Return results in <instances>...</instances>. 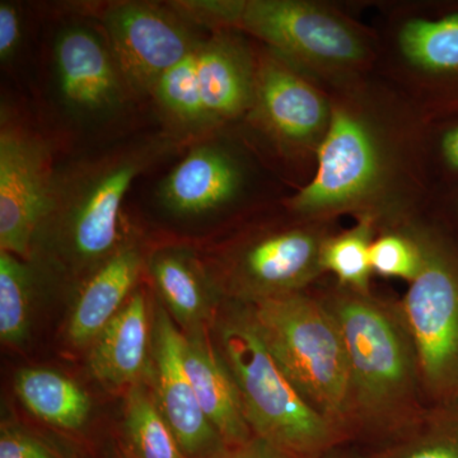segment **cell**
Masks as SVG:
<instances>
[{
    "mask_svg": "<svg viewBox=\"0 0 458 458\" xmlns=\"http://www.w3.org/2000/svg\"><path fill=\"white\" fill-rule=\"evenodd\" d=\"M185 140L156 132L55 170L29 261L80 283L86 279L131 237L123 203L132 182Z\"/></svg>",
    "mask_w": 458,
    "mask_h": 458,
    "instance_id": "6da1fadb",
    "label": "cell"
},
{
    "mask_svg": "<svg viewBox=\"0 0 458 458\" xmlns=\"http://www.w3.org/2000/svg\"><path fill=\"white\" fill-rule=\"evenodd\" d=\"M324 303L336 319L348 354L352 424L372 429L409 424L421 378L401 310L351 289Z\"/></svg>",
    "mask_w": 458,
    "mask_h": 458,
    "instance_id": "7a4b0ae2",
    "label": "cell"
},
{
    "mask_svg": "<svg viewBox=\"0 0 458 458\" xmlns=\"http://www.w3.org/2000/svg\"><path fill=\"white\" fill-rule=\"evenodd\" d=\"M216 346L240 393L254 436L295 458H319L344 433L292 385L261 339L246 303L234 300L216 313Z\"/></svg>",
    "mask_w": 458,
    "mask_h": 458,
    "instance_id": "3957f363",
    "label": "cell"
},
{
    "mask_svg": "<svg viewBox=\"0 0 458 458\" xmlns=\"http://www.w3.org/2000/svg\"><path fill=\"white\" fill-rule=\"evenodd\" d=\"M243 303L298 393L345 433L352 426L351 369L342 333L327 304L302 292Z\"/></svg>",
    "mask_w": 458,
    "mask_h": 458,
    "instance_id": "277c9868",
    "label": "cell"
},
{
    "mask_svg": "<svg viewBox=\"0 0 458 458\" xmlns=\"http://www.w3.org/2000/svg\"><path fill=\"white\" fill-rule=\"evenodd\" d=\"M256 69L228 32L203 38L156 84L150 98L182 140L237 117L254 102Z\"/></svg>",
    "mask_w": 458,
    "mask_h": 458,
    "instance_id": "5b68a950",
    "label": "cell"
},
{
    "mask_svg": "<svg viewBox=\"0 0 458 458\" xmlns=\"http://www.w3.org/2000/svg\"><path fill=\"white\" fill-rule=\"evenodd\" d=\"M199 26L251 33L283 55L309 64L340 66L363 57L360 38L340 18L294 0H195Z\"/></svg>",
    "mask_w": 458,
    "mask_h": 458,
    "instance_id": "8992f818",
    "label": "cell"
},
{
    "mask_svg": "<svg viewBox=\"0 0 458 458\" xmlns=\"http://www.w3.org/2000/svg\"><path fill=\"white\" fill-rule=\"evenodd\" d=\"M421 265L401 313L417 352L421 385L434 396L458 390V269L429 241L419 238Z\"/></svg>",
    "mask_w": 458,
    "mask_h": 458,
    "instance_id": "52a82bcc",
    "label": "cell"
},
{
    "mask_svg": "<svg viewBox=\"0 0 458 458\" xmlns=\"http://www.w3.org/2000/svg\"><path fill=\"white\" fill-rule=\"evenodd\" d=\"M99 20L123 80L135 95H152L159 80L204 38L168 3L114 2L104 8Z\"/></svg>",
    "mask_w": 458,
    "mask_h": 458,
    "instance_id": "ba28073f",
    "label": "cell"
},
{
    "mask_svg": "<svg viewBox=\"0 0 458 458\" xmlns=\"http://www.w3.org/2000/svg\"><path fill=\"white\" fill-rule=\"evenodd\" d=\"M55 168L47 138L2 107L0 251L29 261Z\"/></svg>",
    "mask_w": 458,
    "mask_h": 458,
    "instance_id": "9c48e42d",
    "label": "cell"
},
{
    "mask_svg": "<svg viewBox=\"0 0 458 458\" xmlns=\"http://www.w3.org/2000/svg\"><path fill=\"white\" fill-rule=\"evenodd\" d=\"M53 62L60 101L75 120L106 122L128 104L131 89L102 30L65 26L54 42Z\"/></svg>",
    "mask_w": 458,
    "mask_h": 458,
    "instance_id": "30bf717a",
    "label": "cell"
},
{
    "mask_svg": "<svg viewBox=\"0 0 458 458\" xmlns=\"http://www.w3.org/2000/svg\"><path fill=\"white\" fill-rule=\"evenodd\" d=\"M327 238L311 229L267 233L238 249L227 261L225 284L240 302L302 292L319 274Z\"/></svg>",
    "mask_w": 458,
    "mask_h": 458,
    "instance_id": "8fae6325",
    "label": "cell"
},
{
    "mask_svg": "<svg viewBox=\"0 0 458 458\" xmlns=\"http://www.w3.org/2000/svg\"><path fill=\"white\" fill-rule=\"evenodd\" d=\"M183 334L161 302L153 310V396L186 458H212L228 447L205 417L183 361Z\"/></svg>",
    "mask_w": 458,
    "mask_h": 458,
    "instance_id": "7c38bea8",
    "label": "cell"
},
{
    "mask_svg": "<svg viewBox=\"0 0 458 458\" xmlns=\"http://www.w3.org/2000/svg\"><path fill=\"white\" fill-rule=\"evenodd\" d=\"M318 159L315 179L291 200L295 212L319 213L352 204L378 176V155L369 129L342 108L331 114Z\"/></svg>",
    "mask_w": 458,
    "mask_h": 458,
    "instance_id": "4fadbf2b",
    "label": "cell"
},
{
    "mask_svg": "<svg viewBox=\"0 0 458 458\" xmlns=\"http://www.w3.org/2000/svg\"><path fill=\"white\" fill-rule=\"evenodd\" d=\"M147 259L131 236L113 256L78 284L66 322V336L78 348L89 346L138 288Z\"/></svg>",
    "mask_w": 458,
    "mask_h": 458,
    "instance_id": "5bb4252c",
    "label": "cell"
},
{
    "mask_svg": "<svg viewBox=\"0 0 458 458\" xmlns=\"http://www.w3.org/2000/svg\"><path fill=\"white\" fill-rule=\"evenodd\" d=\"M152 337L149 302L138 286L122 311L89 344L90 373L110 388L143 384L152 364Z\"/></svg>",
    "mask_w": 458,
    "mask_h": 458,
    "instance_id": "9a60e30c",
    "label": "cell"
},
{
    "mask_svg": "<svg viewBox=\"0 0 458 458\" xmlns=\"http://www.w3.org/2000/svg\"><path fill=\"white\" fill-rule=\"evenodd\" d=\"M251 107L265 128L285 143H307L327 120V107L318 90L276 59L256 68Z\"/></svg>",
    "mask_w": 458,
    "mask_h": 458,
    "instance_id": "2e32d148",
    "label": "cell"
},
{
    "mask_svg": "<svg viewBox=\"0 0 458 458\" xmlns=\"http://www.w3.org/2000/svg\"><path fill=\"white\" fill-rule=\"evenodd\" d=\"M242 174L236 161L214 144H198L162 181L158 200L179 216H200L231 203Z\"/></svg>",
    "mask_w": 458,
    "mask_h": 458,
    "instance_id": "e0dca14e",
    "label": "cell"
},
{
    "mask_svg": "<svg viewBox=\"0 0 458 458\" xmlns=\"http://www.w3.org/2000/svg\"><path fill=\"white\" fill-rule=\"evenodd\" d=\"M182 352L199 405L223 441L228 447L250 441L254 433L247 423L236 382L208 327L183 334Z\"/></svg>",
    "mask_w": 458,
    "mask_h": 458,
    "instance_id": "ac0fdd59",
    "label": "cell"
},
{
    "mask_svg": "<svg viewBox=\"0 0 458 458\" xmlns=\"http://www.w3.org/2000/svg\"><path fill=\"white\" fill-rule=\"evenodd\" d=\"M146 269L159 301L183 334L208 327L216 311V284L192 250L157 249L147 259Z\"/></svg>",
    "mask_w": 458,
    "mask_h": 458,
    "instance_id": "d6986e66",
    "label": "cell"
},
{
    "mask_svg": "<svg viewBox=\"0 0 458 458\" xmlns=\"http://www.w3.org/2000/svg\"><path fill=\"white\" fill-rule=\"evenodd\" d=\"M14 390L36 418L63 430L82 428L92 408L89 394L80 385L53 369H21Z\"/></svg>",
    "mask_w": 458,
    "mask_h": 458,
    "instance_id": "ffe728a7",
    "label": "cell"
},
{
    "mask_svg": "<svg viewBox=\"0 0 458 458\" xmlns=\"http://www.w3.org/2000/svg\"><path fill=\"white\" fill-rule=\"evenodd\" d=\"M123 445L126 458H186L144 382L126 394Z\"/></svg>",
    "mask_w": 458,
    "mask_h": 458,
    "instance_id": "44dd1931",
    "label": "cell"
},
{
    "mask_svg": "<svg viewBox=\"0 0 458 458\" xmlns=\"http://www.w3.org/2000/svg\"><path fill=\"white\" fill-rule=\"evenodd\" d=\"M36 269L25 259L0 251V339L21 345L31 328Z\"/></svg>",
    "mask_w": 458,
    "mask_h": 458,
    "instance_id": "7402d4cb",
    "label": "cell"
},
{
    "mask_svg": "<svg viewBox=\"0 0 458 458\" xmlns=\"http://www.w3.org/2000/svg\"><path fill=\"white\" fill-rule=\"evenodd\" d=\"M400 47L406 59L419 68L457 72L458 14L438 21H410L401 30Z\"/></svg>",
    "mask_w": 458,
    "mask_h": 458,
    "instance_id": "603a6c76",
    "label": "cell"
},
{
    "mask_svg": "<svg viewBox=\"0 0 458 458\" xmlns=\"http://www.w3.org/2000/svg\"><path fill=\"white\" fill-rule=\"evenodd\" d=\"M370 219L363 221L339 236L327 238L322 249V267L335 274L340 283L351 291L369 293L370 245H372Z\"/></svg>",
    "mask_w": 458,
    "mask_h": 458,
    "instance_id": "cb8c5ba5",
    "label": "cell"
},
{
    "mask_svg": "<svg viewBox=\"0 0 458 458\" xmlns=\"http://www.w3.org/2000/svg\"><path fill=\"white\" fill-rule=\"evenodd\" d=\"M370 267L379 276H394L412 282L421 265L419 238L386 234L370 245Z\"/></svg>",
    "mask_w": 458,
    "mask_h": 458,
    "instance_id": "d4e9b609",
    "label": "cell"
},
{
    "mask_svg": "<svg viewBox=\"0 0 458 458\" xmlns=\"http://www.w3.org/2000/svg\"><path fill=\"white\" fill-rule=\"evenodd\" d=\"M378 458H458V426L451 421H432Z\"/></svg>",
    "mask_w": 458,
    "mask_h": 458,
    "instance_id": "484cf974",
    "label": "cell"
},
{
    "mask_svg": "<svg viewBox=\"0 0 458 458\" xmlns=\"http://www.w3.org/2000/svg\"><path fill=\"white\" fill-rule=\"evenodd\" d=\"M0 458H62L38 437L17 427L0 430Z\"/></svg>",
    "mask_w": 458,
    "mask_h": 458,
    "instance_id": "4316f807",
    "label": "cell"
},
{
    "mask_svg": "<svg viewBox=\"0 0 458 458\" xmlns=\"http://www.w3.org/2000/svg\"><path fill=\"white\" fill-rule=\"evenodd\" d=\"M23 38L21 9L16 3L0 2V60L8 64L16 57Z\"/></svg>",
    "mask_w": 458,
    "mask_h": 458,
    "instance_id": "83f0119b",
    "label": "cell"
},
{
    "mask_svg": "<svg viewBox=\"0 0 458 458\" xmlns=\"http://www.w3.org/2000/svg\"><path fill=\"white\" fill-rule=\"evenodd\" d=\"M212 458H295L273 443L265 441L260 437H252L242 445L227 447L221 454Z\"/></svg>",
    "mask_w": 458,
    "mask_h": 458,
    "instance_id": "f1b7e54d",
    "label": "cell"
},
{
    "mask_svg": "<svg viewBox=\"0 0 458 458\" xmlns=\"http://www.w3.org/2000/svg\"><path fill=\"white\" fill-rule=\"evenodd\" d=\"M443 153L448 164L458 170V128L445 135L443 140Z\"/></svg>",
    "mask_w": 458,
    "mask_h": 458,
    "instance_id": "f546056e",
    "label": "cell"
},
{
    "mask_svg": "<svg viewBox=\"0 0 458 458\" xmlns=\"http://www.w3.org/2000/svg\"><path fill=\"white\" fill-rule=\"evenodd\" d=\"M328 454H330V452H328V454H324V456H321V457H319V458H343V457H333V456H328Z\"/></svg>",
    "mask_w": 458,
    "mask_h": 458,
    "instance_id": "4dcf8cb0",
    "label": "cell"
}]
</instances>
